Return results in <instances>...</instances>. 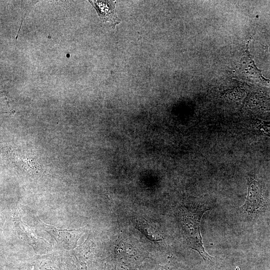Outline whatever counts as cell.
I'll return each mask as SVG.
<instances>
[{"mask_svg":"<svg viewBox=\"0 0 270 270\" xmlns=\"http://www.w3.org/2000/svg\"><path fill=\"white\" fill-rule=\"evenodd\" d=\"M236 270H240V269L238 267L236 266Z\"/></svg>","mask_w":270,"mask_h":270,"instance_id":"8992f818","label":"cell"},{"mask_svg":"<svg viewBox=\"0 0 270 270\" xmlns=\"http://www.w3.org/2000/svg\"><path fill=\"white\" fill-rule=\"evenodd\" d=\"M40 226L50 234L62 248L70 250L74 249L78 242L84 233L83 228L78 229H60L48 225L39 220Z\"/></svg>","mask_w":270,"mask_h":270,"instance_id":"3957f363","label":"cell"},{"mask_svg":"<svg viewBox=\"0 0 270 270\" xmlns=\"http://www.w3.org/2000/svg\"><path fill=\"white\" fill-rule=\"evenodd\" d=\"M214 206L208 199H189L180 208L184 237L188 246L198 252L204 261L213 258L204 250L200 232V222L203 214Z\"/></svg>","mask_w":270,"mask_h":270,"instance_id":"6da1fadb","label":"cell"},{"mask_svg":"<svg viewBox=\"0 0 270 270\" xmlns=\"http://www.w3.org/2000/svg\"><path fill=\"white\" fill-rule=\"evenodd\" d=\"M248 191L246 202L241 206L242 210L247 214H253L262 206L264 202L263 188L252 176L247 178Z\"/></svg>","mask_w":270,"mask_h":270,"instance_id":"277c9868","label":"cell"},{"mask_svg":"<svg viewBox=\"0 0 270 270\" xmlns=\"http://www.w3.org/2000/svg\"><path fill=\"white\" fill-rule=\"evenodd\" d=\"M96 10L100 19L103 22H110L114 28L120 23L116 16V2L113 0H90Z\"/></svg>","mask_w":270,"mask_h":270,"instance_id":"5b68a950","label":"cell"},{"mask_svg":"<svg viewBox=\"0 0 270 270\" xmlns=\"http://www.w3.org/2000/svg\"><path fill=\"white\" fill-rule=\"evenodd\" d=\"M12 220L18 236L33 248L36 254H42L51 251L52 246L45 239L37 236L34 230L22 220L19 209L12 213Z\"/></svg>","mask_w":270,"mask_h":270,"instance_id":"7a4b0ae2","label":"cell"}]
</instances>
